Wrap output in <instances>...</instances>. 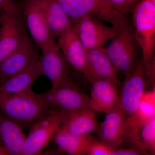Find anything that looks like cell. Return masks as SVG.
Wrapping results in <instances>:
<instances>
[{"mask_svg":"<svg viewBox=\"0 0 155 155\" xmlns=\"http://www.w3.org/2000/svg\"><path fill=\"white\" fill-rule=\"evenodd\" d=\"M34 42L27 36L16 50L0 63V84L25 69L38 55Z\"/></svg>","mask_w":155,"mask_h":155,"instance_id":"cell-13","label":"cell"},{"mask_svg":"<svg viewBox=\"0 0 155 155\" xmlns=\"http://www.w3.org/2000/svg\"><path fill=\"white\" fill-rule=\"evenodd\" d=\"M43 75L38 55L26 68L0 84V95H11L32 89L35 81Z\"/></svg>","mask_w":155,"mask_h":155,"instance_id":"cell-16","label":"cell"},{"mask_svg":"<svg viewBox=\"0 0 155 155\" xmlns=\"http://www.w3.org/2000/svg\"><path fill=\"white\" fill-rule=\"evenodd\" d=\"M144 155L141 151L135 148L118 147L114 150L113 155Z\"/></svg>","mask_w":155,"mask_h":155,"instance_id":"cell-27","label":"cell"},{"mask_svg":"<svg viewBox=\"0 0 155 155\" xmlns=\"http://www.w3.org/2000/svg\"><path fill=\"white\" fill-rule=\"evenodd\" d=\"M52 110L42 94L36 93L32 89L11 95H0V113L22 128H30Z\"/></svg>","mask_w":155,"mask_h":155,"instance_id":"cell-1","label":"cell"},{"mask_svg":"<svg viewBox=\"0 0 155 155\" xmlns=\"http://www.w3.org/2000/svg\"><path fill=\"white\" fill-rule=\"evenodd\" d=\"M48 25L56 40L71 27V22L58 0H40Z\"/></svg>","mask_w":155,"mask_h":155,"instance_id":"cell-20","label":"cell"},{"mask_svg":"<svg viewBox=\"0 0 155 155\" xmlns=\"http://www.w3.org/2000/svg\"><path fill=\"white\" fill-rule=\"evenodd\" d=\"M95 139L90 134L71 135L60 127L53 140L58 147L59 153L71 155H86L89 146Z\"/></svg>","mask_w":155,"mask_h":155,"instance_id":"cell-21","label":"cell"},{"mask_svg":"<svg viewBox=\"0 0 155 155\" xmlns=\"http://www.w3.org/2000/svg\"><path fill=\"white\" fill-rule=\"evenodd\" d=\"M22 12L31 39L40 49L53 38L40 0H22Z\"/></svg>","mask_w":155,"mask_h":155,"instance_id":"cell-11","label":"cell"},{"mask_svg":"<svg viewBox=\"0 0 155 155\" xmlns=\"http://www.w3.org/2000/svg\"><path fill=\"white\" fill-rule=\"evenodd\" d=\"M21 9L15 0H0V14H10L20 16Z\"/></svg>","mask_w":155,"mask_h":155,"instance_id":"cell-26","label":"cell"},{"mask_svg":"<svg viewBox=\"0 0 155 155\" xmlns=\"http://www.w3.org/2000/svg\"><path fill=\"white\" fill-rule=\"evenodd\" d=\"M118 72L103 48L87 51L86 78L91 83L97 80H110L119 84Z\"/></svg>","mask_w":155,"mask_h":155,"instance_id":"cell-18","label":"cell"},{"mask_svg":"<svg viewBox=\"0 0 155 155\" xmlns=\"http://www.w3.org/2000/svg\"><path fill=\"white\" fill-rule=\"evenodd\" d=\"M114 150L100 140L95 139L89 146L86 155H113Z\"/></svg>","mask_w":155,"mask_h":155,"instance_id":"cell-24","label":"cell"},{"mask_svg":"<svg viewBox=\"0 0 155 155\" xmlns=\"http://www.w3.org/2000/svg\"><path fill=\"white\" fill-rule=\"evenodd\" d=\"M96 133L100 141L114 150L126 141L129 137L128 121L119 102L113 110L107 114Z\"/></svg>","mask_w":155,"mask_h":155,"instance_id":"cell-9","label":"cell"},{"mask_svg":"<svg viewBox=\"0 0 155 155\" xmlns=\"http://www.w3.org/2000/svg\"><path fill=\"white\" fill-rule=\"evenodd\" d=\"M57 44L67 61L85 77L87 72V51L72 28L57 39Z\"/></svg>","mask_w":155,"mask_h":155,"instance_id":"cell-15","label":"cell"},{"mask_svg":"<svg viewBox=\"0 0 155 155\" xmlns=\"http://www.w3.org/2000/svg\"><path fill=\"white\" fill-rule=\"evenodd\" d=\"M63 117V112L53 110L47 116L34 123L26 136L21 155L42 154L61 127Z\"/></svg>","mask_w":155,"mask_h":155,"instance_id":"cell-5","label":"cell"},{"mask_svg":"<svg viewBox=\"0 0 155 155\" xmlns=\"http://www.w3.org/2000/svg\"><path fill=\"white\" fill-rule=\"evenodd\" d=\"M63 113L60 128L66 133L80 136L97 132L99 124L96 115L89 108Z\"/></svg>","mask_w":155,"mask_h":155,"instance_id":"cell-17","label":"cell"},{"mask_svg":"<svg viewBox=\"0 0 155 155\" xmlns=\"http://www.w3.org/2000/svg\"><path fill=\"white\" fill-rule=\"evenodd\" d=\"M155 117V89L145 92L134 116L128 119L129 137Z\"/></svg>","mask_w":155,"mask_h":155,"instance_id":"cell-22","label":"cell"},{"mask_svg":"<svg viewBox=\"0 0 155 155\" xmlns=\"http://www.w3.org/2000/svg\"><path fill=\"white\" fill-rule=\"evenodd\" d=\"M139 136L145 150L149 154L155 155V117L143 125Z\"/></svg>","mask_w":155,"mask_h":155,"instance_id":"cell-23","label":"cell"},{"mask_svg":"<svg viewBox=\"0 0 155 155\" xmlns=\"http://www.w3.org/2000/svg\"><path fill=\"white\" fill-rule=\"evenodd\" d=\"M104 49L118 72L126 76L141 54L131 21L121 30H117Z\"/></svg>","mask_w":155,"mask_h":155,"instance_id":"cell-4","label":"cell"},{"mask_svg":"<svg viewBox=\"0 0 155 155\" xmlns=\"http://www.w3.org/2000/svg\"><path fill=\"white\" fill-rule=\"evenodd\" d=\"M42 94L53 110L68 112L88 108L89 97L69 77Z\"/></svg>","mask_w":155,"mask_h":155,"instance_id":"cell-7","label":"cell"},{"mask_svg":"<svg viewBox=\"0 0 155 155\" xmlns=\"http://www.w3.org/2000/svg\"><path fill=\"white\" fill-rule=\"evenodd\" d=\"M0 63L27 36L20 16L3 14L0 19Z\"/></svg>","mask_w":155,"mask_h":155,"instance_id":"cell-12","label":"cell"},{"mask_svg":"<svg viewBox=\"0 0 155 155\" xmlns=\"http://www.w3.org/2000/svg\"><path fill=\"white\" fill-rule=\"evenodd\" d=\"M26 137L19 124L0 113V143L10 155H21Z\"/></svg>","mask_w":155,"mask_h":155,"instance_id":"cell-19","label":"cell"},{"mask_svg":"<svg viewBox=\"0 0 155 155\" xmlns=\"http://www.w3.org/2000/svg\"><path fill=\"white\" fill-rule=\"evenodd\" d=\"M1 14H0V19H1Z\"/></svg>","mask_w":155,"mask_h":155,"instance_id":"cell-29","label":"cell"},{"mask_svg":"<svg viewBox=\"0 0 155 155\" xmlns=\"http://www.w3.org/2000/svg\"><path fill=\"white\" fill-rule=\"evenodd\" d=\"M91 93L89 97L88 107L97 113L107 114L119 102V84L110 80H97L91 83Z\"/></svg>","mask_w":155,"mask_h":155,"instance_id":"cell-14","label":"cell"},{"mask_svg":"<svg viewBox=\"0 0 155 155\" xmlns=\"http://www.w3.org/2000/svg\"><path fill=\"white\" fill-rule=\"evenodd\" d=\"M40 49L43 74L50 79L52 87L58 86L69 77L68 63L54 38Z\"/></svg>","mask_w":155,"mask_h":155,"instance_id":"cell-10","label":"cell"},{"mask_svg":"<svg viewBox=\"0 0 155 155\" xmlns=\"http://www.w3.org/2000/svg\"><path fill=\"white\" fill-rule=\"evenodd\" d=\"M72 28L87 51L103 48L113 38L117 30L114 26L91 16H85L71 23Z\"/></svg>","mask_w":155,"mask_h":155,"instance_id":"cell-8","label":"cell"},{"mask_svg":"<svg viewBox=\"0 0 155 155\" xmlns=\"http://www.w3.org/2000/svg\"><path fill=\"white\" fill-rule=\"evenodd\" d=\"M121 13L127 18L130 17V12L134 7L141 0H108Z\"/></svg>","mask_w":155,"mask_h":155,"instance_id":"cell-25","label":"cell"},{"mask_svg":"<svg viewBox=\"0 0 155 155\" xmlns=\"http://www.w3.org/2000/svg\"><path fill=\"white\" fill-rule=\"evenodd\" d=\"M0 155H10L6 148L1 143H0Z\"/></svg>","mask_w":155,"mask_h":155,"instance_id":"cell-28","label":"cell"},{"mask_svg":"<svg viewBox=\"0 0 155 155\" xmlns=\"http://www.w3.org/2000/svg\"><path fill=\"white\" fill-rule=\"evenodd\" d=\"M20 1H21H21H22V0H20Z\"/></svg>","mask_w":155,"mask_h":155,"instance_id":"cell-30","label":"cell"},{"mask_svg":"<svg viewBox=\"0 0 155 155\" xmlns=\"http://www.w3.org/2000/svg\"><path fill=\"white\" fill-rule=\"evenodd\" d=\"M122 84L119 103L127 119L135 115L147 86L142 54Z\"/></svg>","mask_w":155,"mask_h":155,"instance_id":"cell-6","label":"cell"},{"mask_svg":"<svg viewBox=\"0 0 155 155\" xmlns=\"http://www.w3.org/2000/svg\"><path fill=\"white\" fill-rule=\"evenodd\" d=\"M130 16L146 68L155 57V3L141 0L130 11Z\"/></svg>","mask_w":155,"mask_h":155,"instance_id":"cell-3","label":"cell"},{"mask_svg":"<svg viewBox=\"0 0 155 155\" xmlns=\"http://www.w3.org/2000/svg\"><path fill=\"white\" fill-rule=\"evenodd\" d=\"M71 23L91 16L121 30L130 21L108 0H58Z\"/></svg>","mask_w":155,"mask_h":155,"instance_id":"cell-2","label":"cell"}]
</instances>
